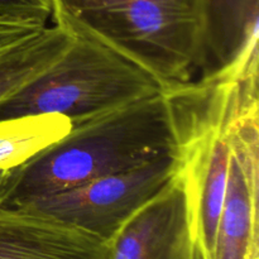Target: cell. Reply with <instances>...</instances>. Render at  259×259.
I'll return each mask as SVG.
<instances>
[{"mask_svg":"<svg viewBox=\"0 0 259 259\" xmlns=\"http://www.w3.org/2000/svg\"><path fill=\"white\" fill-rule=\"evenodd\" d=\"M10 169H0V199H2L3 190H4L5 181H7V177L9 175Z\"/></svg>","mask_w":259,"mask_h":259,"instance_id":"13","label":"cell"},{"mask_svg":"<svg viewBox=\"0 0 259 259\" xmlns=\"http://www.w3.org/2000/svg\"><path fill=\"white\" fill-rule=\"evenodd\" d=\"M176 175V153L25 205L27 209L110 242L125 223Z\"/></svg>","mask_w":259,"mask_h":259,"instance_id":"4","label":"cell"},{"mask_svg":"<svg viewBox=\"0 0 259 259\" xmlns=\"http://www.w3.org/2000/svg\"><path fill=\"white\" fill-rule=\"evenodd\" d=\"M73 39V33L52 22L35 34L0 51V103L45 71Z\"/></svg>","mask_w":259,"mask_h":259,"instance_id":"9","label":"cell"},{"mask_svg":"<svg viewBox=\"0 0 259 259\" xmlns=\"http://www.w3.org/2000/svg\"><path fill=\"white\" fill-rule=\"evenodd\" d=\"M110 245L27 207L0 205V259H109Z\"/></svg>","mask_w":259,"mask_h":259,"instance_id":"8","label":"cell"},{"mask_svg":"<svg viewBox=\"0 0 259 259\" xmlns=\"http://www.w3.org/2000/svg\"><path fill=\"white\" fill-rule=\"evenodd\" d=\"M57 114L18 116L0 120V169H13L56 143L71 129Z\"/></svg>","mask_w":259,"mask_h":259,"instance_id":"10","label":"cell"},{"mask_svg":"<svg viewBox=\"0 0 259 259\" xmlns=\"http://www.w3.org/2000/svg\"><path fill=\"white\" fill-rule=\"evenodd\" d=\"M109 245V259H196L189 200L177 175Z\"/></svg>","mask_w":259,"mask_h":259,"instance_id":"6","label":"cell"},{"mask_svg":"<svg viewBox=\"0 0 259 259\" xmlns=\"http://www.w3.org/2000/svg\"><path fill=\"white\" fill-rule=\"evenodd\" d=\"M52 22L108 46L163 91L199 80L204 0H52Z\"/></svg>","mask_w":259,"mask_h":259,"instance_id":"2","label":"cell"},{"mask_svg":"<svg viewBox=\"0 0 259 259\" xmlns=\"http://www.w3.org/2000/svg\"><path fill=\"white\" fill-rule=\"evenodd\" d=\"M163 91L147 71L85 34L45 71L0 103V120L57 114L77 125Z\"/></svg>","mask_w":259,"mask_h":259,"instance_id":"3","label":"cell"},{"mask_svg":"<svg viewBox=\"0 0 259 259\" xmlns=\"http://www.w3.org/2000/svg\"><path fill=\"white\" fill-rule=\"evenodd\" d=\"M258 98L243 103L230 128V161L214 259H259Z\"/></svg>","mask_w":259,"mask_h":259,"instance_id":"5","label":"cell"},{"mask_svg":"<svg viewBox=\"0 0 259 259\" xmlns=\"http://www.w3.org/2000/svg\"><path fill=\"white\" fill-rule=\"evenodd\" d=\"M259 0H204L197 81L258 78Z\"/></svg>","mask_w":259,"mask_h":259,"instance_id":"7","label":"cell"},{"mask_svg":"<svg viewBox=\"0 0 259 259\" xmlns=\"http://www.w3.org/2000/svg\"><path fill=\"white\" fill-rule=\"evenodd\" d=\"M46 27L47 25L38 23L0 19V51L35 34Z\"/></svg>","mask_w":259,"mask_h":259,"instance_id":"12","label":"cell"},{"mask_svg":"<svg viewBox=\"0 0 259 259\" xmlns=\"http://www.w3.org/2000/svg\"><path fill=\"white\" fill-rule=\"evenodd\" d=\"M52 13V0H0V19L48 25Z\"/></svg>","mask_w":259,"mask_h":259,"instance_id":"11","label":"cell"},{"mask_svg":"<svg viewBox=\"0 0 259 259\" xmlns=\"http://www.w3.org/2000/svg\"><path fill=\"white\" fill-rule=\"evenodd\" d=\"M175 153L171 110L161 91L71 126L60 141L10 169L0 205L25 206Z\"/></svg>","mask_w":259,"mask_h":259,"instance_id":"1","label":"cell"}]
</instances>
